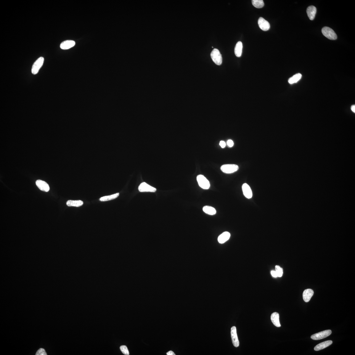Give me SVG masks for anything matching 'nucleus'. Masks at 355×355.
Instances as JSON below:
<instances>
[{
    "mask_svg": "<svg viewBox=\"0 0 355 355\" xmlns=\"http://www.w3.org/2000/svg\"><path fill=\"white\" fill-rule=\"evenodd\" d=\"M242 189L243 194L246 198L249 199L252 198V190L248 184L246 183L244 184L242 186Z\"/></svg>",
    "mask_w": 355,
    "mask_h": 355,
    "instance_id": "nucleus-11",
    "label": "nucleus"
},
{
    "mask_svg": "<svg viewBox=\"0 0 355 355\" xmlns=\"http://www.w3.org/2000/svg\"><path fill=\"white\" fill-rule=\"evenodd\" d=\"M275 271L277 274L278 277H281L283 274V270L282 268L280 266H276L275 267Z\"/></svg>",
    "mask_w": 355,
    "mask_h": 355,
    "instance_id": "nucleus-24",
    "label": "nucleus"
},
{
    "mask_svg": "<svg viewBox=\"0 0 355 355\" xmlns=\"http://www.w3.org/2000/svg\"><path fill=\"white\" fill-rule=\"evenodd\" d=\"M351 109L352 111L354 113H355V105H352L351 107Z\"/></svg>",
    "mask_w": 355,
    "mask_h": 355,
    "instance_id": "nucleus-31",
    "label": "nucleus"
},
{
    "mask_svg": "<svg viewBox=\"0 0 355 355\" xmlns=\"http://www.w3.org/2000/svg\"><path fill=\"white\" fill-rule=\"evenodd\" d=\"M227 144L228 147H232L234 145V142L231 139H229L228 140L227 142Z\"/></svg>",
    "mask_w": 355,
    "mask_h": 355,
    "instance_id": "nucleus-27",
    "label": "nucleus"
},
{
    "mask_svg": "<svg viewBox=\"0 0 355 355\" xmlns=\"http://www.w3.org/2000/svg\"><path fill=\"white\" fill-rule=\"evenodd\" d=\"M75 44V42L74 41L66 40L61 43L60 47L62 49L67 50L73 47Z\"/></svg>",
    "mask_w": 355,
    "mask_h": 355,
    "instance_id": "nucleus-12",
    "label": "nucleus"
},
{
    "mask_svg": "<svg viewBox=\"0 0 355 355\" xmlns=\"http://www.w3.org/2000/svg\"><path fill=\"white\" fill-rule=\"evenodd\" d=\"M37 186L39 189L44 192H48L50 189L49 185L47 183L42 180H39L36 182Z\"/></svg>",
    "mask_w": 355,
    "mask_h": 355,
    "instance_id": "nucleus-10",
    "label": "nucleus"
},
{
    "mask_svg": "<svg viewBox=\"0 0 355 355\" xmlns=\"http://www.w3.org/2000/svg\"><path fill=\"white\" fill-rule=\"evenodd\" d=\"M239 167L237 165L234 164H226L222 165L221 167V169L224 173L227 174H230L235 173L238 170Z\"/></svg>",
    "mask_w": 355,
    "mask_h": 355,
    "instance_id": "nucleus-3",
    "label": "nucleus"
},
{
    "mask_svg": "<svg viewBox=\"0 0 355 355\" xmlns=\"http://www.w3.org/2000/svg\"><path fill=\"white\" fill-rule=\"evenodd\" d=\"M332 343V340H328L324 342L320 343L316 346L314 348V349L315 351H319L324 349L325 348L328 347Z\"/></svg>",
    "mask_w": 355,
    "mask_h": 355,
    "instance_id": "nucleus-15",
    "label": "nucleus"
},
{
    "mask_svg": "<svg viewBox=\"0 0 355 355\" xmlns=\"http://www.w3.org/2000/svg\"><path fill=\"white\" fill-rule=\"evenodd\" d=\"M168 355H175V354L174 353L173 351H170L168 352L166 354Z\"/></svg>",
    "mask_w": 355,
    "mask_h": 355,
    "instance_id": "nucleus-30",
    "label": "nucleus"
},
{
    "mask_svg": "<svg viewBox=\"0 0 355 355\" xmlns=\"http://www.w3.org/2000/svg\"><path fill=\"white\" fill-rule=\"evenodd\" d=\"M211 59L216 64L218 65H221L222 62V55L219 50L217 49H214L211 54Z\"/></svg>",
    "mask_w": 355,
    "mask_h": 355,
    "instance_id": "nucleus-2",
    "label": "nucleus"
},
{
    "mask_svg": "<svg viewBox=\"0 0 355 355\" xmlns=\"http://www.w3.org/2000/svg\"><path fill=\"white\" fill-rule=\"evenodd\" d=\"M314 294V291L310 289H308L304 291L303 293V298L304 300L306 302H308L311 300V298Z\"/></svg>",
    "mask_w": 355,
    "mask_h": 355,
    "instance_id": "nucleus-14",
    "label": "nucleus"
},
{
    "mask_svg": "<svg viewBox=\"0 0 355 355\" xmlns=\"http://www.w3.org/2000/svg\"><path fill=\"white\" fill-rule=\"evenodd\" d=\"M322 32L326 37L331 40H335L337 39V35L332 28L324 27L322 29Z\"/></svg>",
    "mask_w": 355,
    "mask_h": 355,
    "instance_id": "nucleus-1",
    "label": "nucleus"
},
{
    "mask_svg": "<svg viewBox=\"0 0 355 355\" xmlns=\"http://www.w3.org/2000/svg\"><path fill=\"white\" fill-rule=\"evenodd\" d=\"M119 195V193H116V194L112 195L110 196H105L101 198L100 199V201L104 202V201H107L115 199L117 198Z\"/></svg>",
    "mask_w": 355,
    "mask_h": 355,
    "instance_id": "nucleus-22",
    "label": "nucleus"
},
{
    "mask_svg": "<svg viewBox=\"0 0 355 355\" xmlns=\"http://www.w3.org/2000/svg\"><path fill=\"white\" fill-rule=\"evenodd\" d=\"M279 318V314L276 312L273 313L271 315V321L275 326L277 327H280L281 326Z\"/></svg>",
    "mask_w": 355,
    "mask_h": 355,
    "instance_id": "nucleus-16",
    "label": "nucleus"
},
{
    "mask_svg": "<svg viewBox=\"0 0 355 355\" xmlns=\"http://www.w3.org/2000/svg\"><path fill=\"white\" fill-rule=\"evenodd\" d=\"M219 145L222 148H224L226 147V144L223 141H221L219 143Z\"/></svg>",
    "mask_w": 355,
    "mask_h": 355,
    "instance_id": "nucleus-28",
    "label": "nucleus"
},
{
    "mask_svg": "<svg viewBox=\"0 0 355 355\" xmlns=\"http://www.w3.org/2000/svg\"><path fill=\"white\" fill-rule=\"evenodd\" d=\"M251 1L253 6L257 8H261L264 6V3L263 0H253Z\"/></svg>",
    "mask_w": 355,
    "mask_h": 355,
    "instance_id": "nucleus-23",
    "label": "nucleus"
},
{
    "mask_svg": "<svg viewBox=\"0 0 355 355\" xmlns=\"http://www.w3.org/2000/svg\"><path fill=\"white\" fill-rule=\"evenodd\" d=\"M332 333V331L330 330H324L312 335L311 336V338L312 340H322L329 336Z\"/></svg>",
    "mask_w": 355,
    "mask_h": 355,
    "instance_id": "nucleus-6",
    "label": "nucleus"
},
{
    "mask_svg": "<svg viewBox=\"0 0 355 355\" xmlns=\"http://www.w3.org/2000/svg\"><path fill=\"white\" fill-rule=\"evenodd\" d=\"M138 189L140 192H154L156 191V189L155 188L150 186L145 182H143L140 184L139 187Z\"/></svg>",
    "mask_w": 355,
    "mask_h": 355,
    "instance_id": "nucleus-7",
    "label": "nucleus"
},
{
    "mask_svg": "<svg viewBox=\"0 0 355 355\" xmlns=\"http://www.w3.org/2000/svg\"><path fill=\"white\" fill-rule=\"evenodd\" d=\"M301 77L302 75L301 73H298L296 74L289 79L288 82L291 84L297 82L298 81L300 80Z\"/></svg>",
    "mask_w": 355,
    "mask_h": 355,
    "instance_id": "nucleus-21",
    "label": "nucleus"
},
{
    "mask_svg": "<svg viewBox=\"0 0 355 355\" xmlns=\"http://www.w3.org/2000/svg\"><path fill=\"white\" fill-rule=\"evenodd\" d=\"M243 49V45L242 42L239 41L237 42L235 47V53L236 56L238 57H241L242 55Z\"/></svg>",
    "mask_w": 355,
    "mask_h": 355,
    "instance_id": "nucleus-18",
    "label": "nucleus"
},
{
    "mask_svg": "<svg viewBox=\"0 0 355 355\" xmlns=\"http://www.w3.org/2000/svg\"><path fill=\"white\" fill-rule=\"evenodd\" d=\"M120 349L122 353L126 355L129 354V351L127 347L126 346H121L120 347Z\"/></svg>",
    "mask_w": 355,
    "mask_h": 355,
    "instance_id": "nucleus-25",
    "label": "nucleus"
},
{
    "mask_svg": "<svg viewBox=\"0 0 355 355\" xmlns=\"http://www.w3.org/2000/svg\"><path fill=\"white\" fill-rule=\"evenodd\" d=\"M203 210L206 214L210 215H214L216 213V211L215 208L211 206H205L203 208Z\"/></svg>",
    "mask_w": 355,
    "mask_h": 355,
    "instance_id": "nucleus-19",
    "label": "nucleus"
},
{
    "mask_svg": "<svg viewBox=\"0 0 355 355\" xmlns=\"http://www.w3.org/2000/svg\"><path fill=\"white\" fill-rule=\"evenodd\" d=\"M231 336L233 345L237 347L239 346V342L237 334V329L235 327H232L231 328Z\"/></svg>",
    "mask_w": 355,
    "mask_h": 355,
    "instance_id": "nucleus-8",
    "label": "nucleus"
},
{
    "mask_svg": "<svg viewBox=\"0 0 355 355\" xmlns=\"http://www.w3.org/2000/svg\"><path fill=\"white\" fill-rule=\"evenodd\" d=\"M316 12V8L314 6H311L307 8L306 12L309 19L311 20H313L314 19Z\"/></svg>",
    "mask_w": 355,
    "mask_h": 355,
    "instance_id": "nucleus-13",
    "label": "nucleus"
},
{
    "mask_svg": "<svg viewBox=\"0 0 355 355\" xmlns=\"http://www.w3.org/2000/svg\"><path fill=\"white\" fill-rule=\"evenodd\" d=\"M36 355H47V354L46 353V351H45L44 349L41 348V349H39V350L37 351V352Z\"/></svg>",
    "mask_w": 355,
    "mask_h": 355,
    "instance_id": "nucleus-26",
    "label": "nucleus"
},
{
    "mask_svg": "<svg viewBox=\"0 0 355 355\" xmlns=\"http://www.w3.org/2000/svg\"><path fill=\"white\" fill-rule=\"evenodd\" d=\"M83 204V201L81 200H70L67 201V205L69 206H75L78 207L82 205Z\"/></svg>",
    "mask_w": 355,
    "mask_h": 355,
    "instance_id": "nucleus-20",
    "label": "nucleus"
},
{
    "mask_svg": "<svg viewBox=\"0 0 355 355\" xmlns=\"http://www.w3.org/2000/svg\"><path fill=\"white\" fill-rule=\"evenodd\" d=\"M44 61V58L41 57L39 58L34 63L31 70L32 73L33 75H36L38 73L39 70L43 65Z\"/></svg>",
    "mask_w": 355,
    "mask_h": 355,
    "instance_id": "nucleus-5",
    "label": "nucleus"
},
{
    "mask_svg": "<svg viewBox=\"0 0 355 355\" xmlns=\"http://www.w3.org/2000/svg\"><path fill=\"white\" fill-rule=\"evenodd\" d=\"M230 235L229 232H224L219 236L218 238V242L220 243L223 244L230 239Z\"/></svg>",
    "mask_w": 355,
    "mask_h": 355,
    "instance_id": "nucleus-17",
    "label": "nucleus"
},
{
    "mask_svg": "<svg viewBox=\"0 0 355 355\" xmlns=\"http://www.w3.org/2000/svg\"><path fill=\"white\" fill-rule=\"evenodd\" d=\"M271 274L273 277L274 278H277L278 277L277 273L275 271H272L271 272Z\"/></svg>",
    "mask_w": 355,
    "mask_h": 355,
    "instance_id": "nucleus-29",
    "label": "nucleus"
},
{
    "mask_svg": "<svg viewBox=\"0 0 355 355\" xmlns=\"http://www.w3.org/2000/svg\"><path fill=\"white\" fill-rule=\"evenodd\" d=\"M197 180L199 186L204 189H208L210 187V182L202 175H200L197 177Z\"/></svg>",
    "mask_w": 355,
    "mask_h": 355,
    "instance_id": "nucleus-4",
    "label": "nucleus"
},
{
    "mask_svg": "<svg viewBox=\"0 0 355 355\" xmlns=\"http://www.w3.org/2000/svg\"><path fill=\"white\" fill-rule=\"evenodd\" d=\"M259 27L264 31L268 30L270 28V25L267 21L262 17L259 18L258 21Z\"/></svg>",
    "mask_w": 355,
    "mask_h": 355,
    "instance_id": "nucleus-9",
    "label": "nucleus"
}]
</instances>
